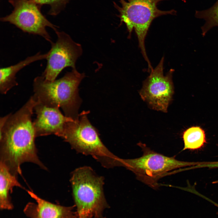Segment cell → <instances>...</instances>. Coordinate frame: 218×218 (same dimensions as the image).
<instances>
[{"label": "cell", "instance_id": "obj_1", "mask_svg": "<svg viewBox=\"0 0 218 218\" xmlns=\"http://www.w3.org/2000/svg\"><path fill=\"white\" fill-rule=\"evenodd\" d=\"M36 100L31 96L14 114L0 118V161L17 176L25 162L47 168L39 159L35 143L36 137L32 117Z\"/></svg>", "mask_w": 218, "mask_h": 218}, {"label": "cell", "instance_id": "obj_2", "mask_svg": "<svg viewBox=\"0 0 218 218\" xmlns=\"http://www.w3.org/2000/svg\"><path fill=\"white\" fill-rule=\"evenodd\" d=\"M76 69H72L62 78L53 81L42 76L34 79L33 95L36 101L45 105L61 108L64 115L74 121L79 118L78 110L81 101L78 87L85 77Z\"/></svg>", "mask_w": 218, "mask_h": 218}, {"label": "cell", "instance_id": "obj_3", "mask_svg": "<svg viewBox=\"0 0 218 218\" xmlns=\"http://www.w3.org/2000/svg\"><path fill=\"white\" fill-rule=\"evenodd\" d=\"M70 182L77 218H103L109 207L103 191L104 179L89 167L74 170Z\"/></svg>", "mask_w": 218, "mask_h": 218}, {"label": "cell", "instance_id": "obj_4", "mask_svg": "<svg viewBox=\"0 0 218 218\" xmlns=\"http://www.w3.org/2000/svg\"><path fill=\"white\" fill-rule=\"evenodd\" d=\"M88 112L83 111L78 120L67 122L61 137L78 152L92 156L104 166H117L118 157L110 152L102 142L97 130L88 119Z\"/></svg>", "mask_w": 218, "mask_h": 218}, {"label": "cell", "instance_id": "obj_5", "mask_svg": "<svg viewBox=\"0 0 218 218\" xmlns=\"http://www.w3.org/2000/svg\"><path fill=\"white\" fill-rule=\"evenodd\" d=\"M138 145L142 149V156L132 159L119 158L118 166L131 171L138 180L154 189L157 188L160 179L170 174L172 170L194 166L198 163L179 160L174 157H168L156 152L141 143Z\"/></svg>", "mask_w": 218, "mask_h": 218}, {"label": "cell", "instance_id": "obj_6", "mask_svg": "<svg viewBox=\"0 0 218 218\" xmlns=\"http://www.w3.org/2000/svg\"><path fill=\"white\" fill-rule=\"evenodd\" d=\"M167 0H120L121 7L118 9L121 22L126 25L131 35L134 29L137 37L139 46L147 64H150L147 54L145 40L149 28L155 18L162 15H174L173 10L162 11L157 5L162 1Z\"/></svg>", "mask_w": 218, "mask_h": 218}, {"label": "cell", "instance_id": "obj_7", "mask_svg": "<svg viewBox=\"0 0 218 218\" xmlns=\"http://www.w3.org/2000/svg\"><path fill=\"white\" fill-rule=\"evenodd\" d=\"M9 2L13 10L10 14L1 18V21L9 22L24 32L42 37L50 43L52 42L46 28L55 32L58 27L43 15L41 6L31 0H9Z\"/></svg>", "mask_w": 218, "mask_h": 218}, {"label": "cell", "instance_id": "obj_8", "mask_svg": "<svg viewBox=\"0 0 218 218\" xmlns=\"http://www.w3.org/2000/svg\"><path fill=\"white\" fill-rule=\"evenodd\" d=\"M164 60L163 57L150 72L143 82L140 95L153 109L166 112L174 92L172 76L174 70L170 69L164 75Z\"/></svg>", "mask_w": 218, "mask_h": 218}, {"label": "cell", "instance_id": "obj_9", "mask_svg": "<svg viewBox=\"0 0 218 218\" xmlns=\"http://www.w3.org/2000/svg\"><path fill=\"white\" fill-rule=\"evenodd\" d=\"M55 32L57 39L55 42L51 43L46 67L42 75L50 81L56 80L66 67L76 68V61L82 52L81 45L74 41L68 35L58 30Z\"/></svg>", "mask_w": 218, "mask_h": 218}, {"label": "cell", "instance_id": "obj_10", "mask_svg": "<svg viewBox=\"0 0 218 218\" xmlns=\"http://www.w3.org/2000/svg\"><path fill=\"white\" fill-rule=\"evenodd\" d=\"M59 108L36 101L34 109L36 117L33 121L36 137L51 134L61 137L66 123L73 120L64 115Z\"/></svg>", "mask_w": 218, "mask_h": 218}, {"label": "cell", "instance_id": "obj_11", "mask_svg": "<svg viewBox=\"0 0 218 218\" xmlns=\"http://www.w3.org/2000/svg\"><path fill=\"white\" fill-rule=\"evenodd\" d=\"M36 203L29 202L24 209L29 218H77L75 206H66L55 204L41 198L32 191L27 190Z\"/></svg>", "mask_w": 218, "mask_h": 218}, {"label": "cell", "instance_id": "obj_12", "mask_svg": "<svg viewBox=\"0 0 218 218\" xmlns=\"http://www.w3.org/2000/svg\"><path fill=\"white\" fill-rule=\"evenodd\" d=\"M48 53L38 52L33 56L28 57L24 60L13 65L2 68L0 69V92L6 94L13 87L18 84L16 81L17 73L26 66L37 61L46 59Z\"/></svg>", "mask_w": 218, "mask_h": 218}, {"label": "cell", "instance_id": "obj_13", "mask_svg": "<svg viewBox=\"0 0 218 218\" xmlns=\"http://www.w3.org/2000/svg\"><path fill=\"white\" fill-rule=\"evenodd\" d=\"M24 188L18 180L17 176L13 174L3 164L0 162V208L11 210L14 208L10 193L15 187Z\"/></svg>", "mask_w": 218, "mask_h": 218}, {"label": "cell", "instance_id": "obj_14", "mask_svg": "<svg viewBox=\"0 0 218 218\" xmlns=\"http://www.w3.org/2000/svg\"><path fill=\"white\" fill-rule=\"evenodd\" d=\"M183 138L184 146L182 150H198L206 143L204 131L198 126L192 127L185 130L183 134Z\"/></svg>", "mask_w": 218, "mask_h": 218}, {"label": "cell", "instance_id": "obj_15", "mask_svg": "<svg viewBox=\"0 0 218 218\" xmlns=\"http://www.w3.org/2000/svg\"><path fill=\"white\" fill-rule=\"evenodd\" d=\"M195 16L197 18L205 21L204 24L201 28L202 34L204 36L212 28L218 26V0L210 8L196 11Z\"/></svg>", "mask_w": 218, "mask_h": 218}, {"label": "cell", "instance_id": "obj_16", "mask_svg": "<svg viewBox=\"0 0 218 218\" xmlns=\"http://www.w3.org/2000/svg\"><path fill=\"white\" fill-rule=\"evenodd\" d=\"M41 6L44 5L50 6V9L48 12L49 15L55 16L60 12L68 0H31Z\"/></svg>", "mask_w": 218, "mask_h": 218}, {"label": "cell", "instance_id": "obj_17", "mask_svg": "<svg viewBox=\"0 0 218 218\" xmlns=\"http://www.w3.org/2000/svg\"><path fill=\"white\" fill-rule=\"evenodd\" d=\"M202 167L209 168H218V161L205 162L203 164Z\"/></svg>", "mask_w": 218, "mask_h": 218}, {"label": "cell", "instance_id": "obj_18", "mask_svg": "<svg viewBox=\"0 0 218 218\" xmlns=\"http://www.w3.org/2000/svg\"></svg>", "mask_w": 218, "mask_h": 218}]
</instances>
